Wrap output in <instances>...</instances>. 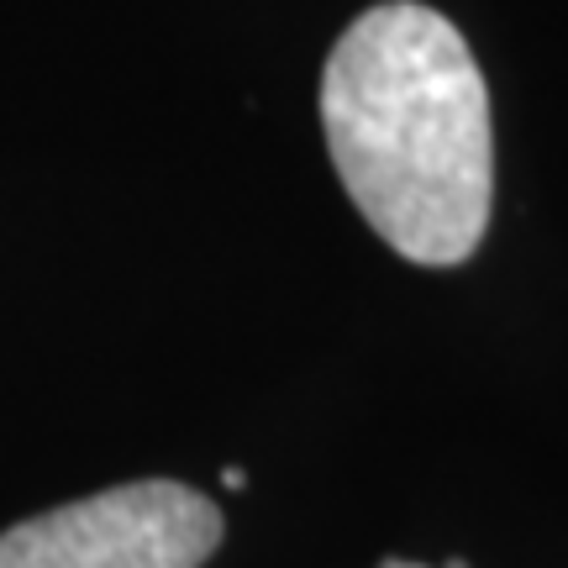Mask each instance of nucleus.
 <instances>
[{
  "label": "nucleus",
  "instance_id": "obj_1",
  "mask_svg": "<svg viewBox=\"0 0 568 568\" xmlns=\"http://www.w3.org/2000/svg\"><path fill=\"white\" fill-rule=\"evenodd\" d=\"M326 153L379 237L422 268L464 264L495 205V126L464 32L422 0L368 6L322 69Z\"/></svg>",
  "mask_w": 568,
  "mask_h": 568
},
{
  "label": "nucleus",
  "instance_id": "obj_2",
  "mask_svg": "<svg viewBox=\"0 0 568 568\" xmlns=\"http://www.w3.org/2000/svg\"><path fill=\"white\" fill-rule=\"evenodd\" d=\"M222 510L180 479H138L0 531V568H201Z\"/></svg>",
  "mask_w": 568,
  "mask_h": 568
},
{
  "label": "nucleus",
  "instance_id": "obj_3",
  "mask_svg": "<svg viewBox=\"0 0 568 568\" xmlns=\"http://www.w3.org/2000/svg\"><path fill=\"white\" fill-rule=\"evenodd\" d=\"M222 485L226 489H247V474L243 468H222Z\"/></svg>",
  "mask_w": 568,
  "mask_h": 568
},
{
  "label": "nucleus",
  "instance_id": "obj_4",
  "mask_svg": "<svg viewBox=\"0 0 568 568\" xmlns=\"http://www.w3.org/2000/svg\"><path fill=\"white\" fill-rule=\"evenodd\" d=\"M379 568H426V564H406V558H385Z\"/></svg>",
  "mask_w": 568,
  "mask_h": 568
}]
</instances>
